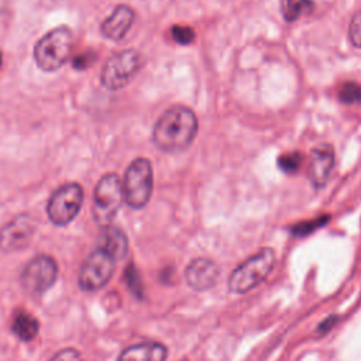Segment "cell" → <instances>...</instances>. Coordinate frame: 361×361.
Returning <instances> with one entry per match:
<instances>
[{
  "label": "cell",
  "mask_w": 361,
  "mask_h": 361,
  "mask_svg": "<svg viewBox=\"0 0 361 361\" xmlns=\"http://www.w3.org/2000/svg\"><path fill=\"white\" fill-rule=\"evenodd\" d=\"M199 123L195 111L186 106H172L157 120L152 142L166 154H178L189 148L197 134Z\"/></svg>",
  "instance_id": "cell-1"
},
{
  "label": "cell",
  "mask_w": 361,
  "mask_h": 361,
  "mask_svg": "<svg viewBox=\"0 0 361 361\" xmlns=\"http://www.w3.org/2000/svg\"><path fill=\"white\" fill-rule=\"evenodd\" d=\"M73 32L68 27H56L44 34L34 45L32 56L37 66L44 72L61 69L73 49Z\"/></svg>",
  "instance_id": "cell-2"
},
{
  "label": "cell",
  "mask_w": 361,
  "mask_h": 361,
  "mask_svg": "<svg viewBox=\"0 0 361 361\" xmlns=\"http://www.w3.org/2000/svg\"><path fill=\"white\" fill-rule=\"evenodd\" d=\"M275 265L272 248H261L258 252L240 264L228 278V289L233 293H245L257 288L268 278Z\"/></svg>",
  "instance_id": "cell-3"
},
{
  "label": "cell",
  "mask_w": 361,
  "mask_h": 361,
  "mask_svg": "<svg viewBox=\"0 0 361 361\" xmlns=\"http://www.w3.org/2000/svg\"><path fill=\"white\" fill-rule=\"evenodd\" d=\"M124 202L134 210H140L151 199L154 189V172L148 158L140 157L131 161L123 178Z\"/></svg>",
  "instance_id": "cell-4"
},
{
  "label": "cell",
  "mask_w": 361,
  "mask_h": 361,
  "mask_svg": "<svg viewBox=\"0 0 361 361\" xmlns=\"http://www.w3.org/2000/svg\"><path fill=\"white\" fill-rule=\"evenodd\" d=\"M124 202L123 182L120 176L114 172L103 175L96 183L93 192V204L92 214L94 221L100 227L111 224V220L116 217Z\"/></svg>",
  "instance_id": "cell-5"
},
{
  "label": "cell",
  "mask_w": 361,
  "mask_h": 361,
  "mask_svg": "<svg viewBox=\"0 0 361 361\" xmlns=\"http://www.w3.org/2000/svg\"><path fill=\"white\" fill-rule=\"evenodd\" d=\"M141 65L142 56L137 49L127 48L117 51L104 62L100 82L109 90H120L134 79Z\"/></svg>",
  "instance_id": "cell-6"
},
{
  "label": "cell",
  "mask_w": 361,
  "mask_h": 361,
  "mask_svg": "<svg viewBox=\"0 0 361 361\" xmlns=\"http://www.w3.org/2000/svg\"><path fill=\"white\" fill-rule=\"evenodd\" d=\"M83 197V188L76 182H68L59 186L47 203L49 221L55 226L69 224L80 212Z\"/></svg>",
  "instance_id": "cell-7"
},
{
  "label": "cell",
  "mask_w": 361,
  "mask_h": 361,
  "mask_svg": "<svg viewBox=\"0 0 361 361\" xmlns=\"http://www.w3.org/2000/svg\"><path fill=\"white\" fill-rule=\"evenodd\" d=\"M114 262L116 259L100 248L92 251L79 271V286L86 292H94L103 288L113 275Z\"/></svg>",
  "instance_id": "cell-8"
},
{
  "label": "cell",
  "mask_w": 361,
  "mask_h": 361,
  "mask_svg": "<svg viewBox=\"0 0 361 361\" xmlns=\"http://www.w3.org/2000/svg\"><path fill=\"white\" fill-rule=\"evenodd\" d=\"M58 276V265L49 255L32 258L21 272V286L31 295L48 290Z\"/></svg>",
  "instance_id": "cell-9"
},
{
  "label": "cell",
  "mask_w": 361,
  "mask_h": 361,
  "mask_svg": "<svg viewBox=\"0 0 361 361\" xmlns=\"http://www.w3.org/2000/svg\"><path fill=\"white\" fill-rule=\"evenodd\" d=\"M35 231V219L28 213L13 217L0 228V250L10 252L24 248Z\"/></svg>",
  "instance_id": "cell-10"
},
{
  "label": "cell",
  "mask_w": 361,
  "mask_h": 361,
  "mask_svg": "<svg viewBox=\"0 0 361 361\" xmlns=\"http://www.w3.org/2000/svg\"><path fill=\"white\" fill-rule=\"evenodd\" d=\"M334 168V151L329 144H322L310 151L307 178L313 188L322 189L329 182Z\"/></svg>",
  "instance_id": "cell-11"
},
{
  "label": "cell",
  "mask_w": 361,
  "mask_h": 361,
  "mask_svg": "<svg viewBox=\"0 0 361 361\" xmlns=\"http://www.w3.org/2000/svg\"><path fill=\"white\" fill-rule=\"evenodd\" d=\"M135 21V11L127 4H118L100 24V32L110 41H121Z\"/></svg>",
  "instance_id": "cell-12"
},
{
  "label": "cell",
  "mask_w": 361,
  "mask_h": 361,
  "mask_svg": "<svg viewBox=\"0 0 361 361\" xmlns=\"http://www.w3.org/2000/svg\"><path fill=\"white\" fill-rule=\"evenodd\" d=\"M217 265L207 258H195L185 269L186 283L195 290H206L216 285L219 278Z\"/></svg>",
  "instance_id": "cell-13"
},
{
  "label": "cell",
  "mask_w": 361,
  "mask_h": 361,
  "mask_svg": "<svg viewBox=\"0 0 361 361\" xmlns=\"http://www.w3.org/2000/svg\"><path fill=\"white\" fill-rule=\"evenodd\" d=\"M96 248H100L116 261H118L123 259L128 252V240L126 233L120 227L109 224L106 227H102Z\"/></svg>",
  "instance_id": "cell-14"
},
{
  "label": "cell",
  "mask_w": 361,
  "mask_h": 361,
  "mask_svg": "<svg viewBox=\"0 0 361 361\" xmlns=\"http://www.w3.org/2000/svg\"><path fill=\"white\" fill-rule=\"evenodd\" d=\"M166 348L161 343L147 341L127 347L117 361H165Z\"/></svg>",
  "instance_id": "cell-15"
},
{
  "label": "cell",
  "mask_w": 361,
  "mask_h": 361,
  "mask_svg": "<svg viewBox=\"0 0 361 361\" xmlns=\"http://www.w3.org/2000/svg\"><path fill=\"white\" fill-rule=\"evenodd\" d=\"M11 330L21 341H31L37 337L39 324L32 314L27 312H18L13 319Z\"/></svg>",
  "instance_id": "cell-16"
},
{
  "label": "cell",
  "mask_w": 361,
  "mask_h": 361,
  "mask_svg": "<svg viewBox=\"0 0 361 361\" xmlns=\"http://www.w3.org/2000/svg\"><path fill=\"white\" fill-rule=\"evenodd\" d=\"M312 10V0H281V13L288 23H293L300 17L310 14Z\"/></svg>",
  "instance_id": "cell-17"
},
{
  "label": "cell",
  "mask_w": 361,
  "mask_h": 361,
  "mask_svg": "<svg viewBox=\"0 0 361 361\" xmlns=\"http://www.w3.org/2000/svg\"><path fill=\"white\" fill-rule=\"evenodd\" d=\"M338 99L345 104L361 103V85L357 82H345L338 90Z\"/></svg>",
  "instance_id": "cell-18"
},
{
  "label": "cell",
  "mask_w": 361,
  "mask_h": 361,
  "mask_svg": "<svg viewBox=\"0 0 361 361\" xmlns=\"http://www.w3.org/2000/svg\"><path fill=\"white\" fill-rule=\"evenodd\" d=\"M303 157L302 154H299L298 151H292V152H285L278 158V166L289 175H293L299 171L300 165H302Z\"/></svg>",
  "instance_id": "cell-19"
},
{
  "label": "cell",
  "mask_w": 361,
  "mask_h": 361,
  "mask_svg": "<svg viewBox=\"0 0 361 361\" xmlns=\"http://www.w3.org/2000/svg\"><path fill=\"white\" fill-rule=\"evenodd\" d=\"M171 34H172L173 41L180 45H189L196 38L195 30L189 25H173L171 28Z\"/></svg>",
  "instance_id": "cell-20"
},
{
  "label": "cell",
  "mask_w": 361,
  "mask_h": 361,
  "mask_svg": "<svg viewBox=\"0 0 361 361\" xmlns=\"http://www.w3.org/2000/svg\"><path fill=\"white\" fill-rule=\"evenodd\" d=\"M348 38L355 48L361 49V10L355 11L354 16L351 17L348 25Z\"/></svg>",
  "instance_id": "cell-21"
},
{
  "label": "cell",
  "mask_w": 361,
  "mask_h": 361,
  "mask_svg": "<svg viewBox=\"0 0 361 361\" xmlns=\"http://www.w3.org/2000/svg\"><path fill=\"white\" fill-rule=\"evenodd\" d=\"M326 221H327V217H320V219H316V220L305 221V223L296 224V226L292 228V233H295V234H298V235H305V234H309V233H312L313 230L319 228V227L323 226Z\"/></svg>",
  "instance_id": "cell-22"
},
{
  "label": "cell",
  "mask_w": 361,
  "mask_h": 361,
  "mask_svg": "<svg viewBox=\"0 0 361 361\" xmlns=\"http://www.w3.org/2000/svg\"><path fill=\"white\" fill-rule=\"evenodd\" d=\"M49 361H83L82 355L73 348H65L56 353Z\"/></svg>",
  "instance_id": "cell-23"
},
{
  "label": "cell",
  "mask_w": 361,
  "mask_h": 361,
  "mask_svg": "<svg viewBox=\"0 0 361 361\" xmlns=\"http://www.w3.org/2000/svg\"><path fill=\"white\" fill-rule=\"evenodd\" d=\"M89 63H92V59H90V54L87 55H79L75 58V68L76 69H85L86 66H89Z\"/></svg>",
  "instance_id": "cell-24"
},
{
  "label": "cell",
  "mask_w": 361,
  "mask_h": 361,
  "mask_svg": "<svg viewBox=\"0 0 361 361\" xmlns=\"http://www.w3.org/2000/svg\"><path fill=\"white\" fill-rule=\"evenodd\" d=\"M8 3H10V0H0V14H3L7 10Z\"/></svg>",
  "instance_id": "cell-25"
},
{
  "label": "cell",
  "mask_w": 361,
  "mask_h": 361,
  "mask_svg": "<svg viewBox=\"0 0 361 361\" xmlns=\"http://www.w3.org/2000/svg\"><path fill=\"white\" fill-rule=\"evenodd\" d=\"M0 66H1V54H0Z\"/></svg>",
  "instance_id": "cell-26"
}]
</instances>
